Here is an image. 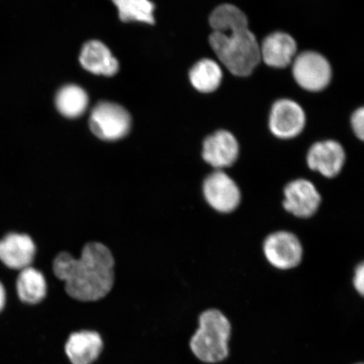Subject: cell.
<instances>
[{
    "label": "cell",
    "instance_id": "cell-16",
    "mask_svg": "<svg viewBox=\"0 0 364 364\" xmlns=\"http://www.w3.org/2000/svg\"><path fill=\"white\" fill-rule=\"evenodd\" d=\"M191 84L199 92L208 94L220 87L223 80L222 68L213 59L203 58L196 63L189 73Z\"/></svg>",
    "mask_w": 364,
    "mask_h": 364
},
{
    "label": "cell",
    "instance_id": "cell-4",
    "mask_svg": "<svg viewBox=\"0 0 364 364\" xmlns=\"http://www.w3.org/2000/svg\"><path fill=\"white\" fill-rule=\"evenodd\" d=\"M131 117L129 112L120 105L100 102L91 112L90 127L100 139L115 141L129 133Z\"/></svg>",
    "mask_w": 364,
    "mask_h": 364
},
{
    "label": "cell",
    "instance_id": "cell-12",
    "mask_svg": "<svg viewBox=\"0 0 364 364\" xmlns=\"http://www.w3.org/2000/svg\"><path fill=\"white\" fill-rule=\"evenodd\" d=\"M297 43L292 36L277 31L262 41L261 60L272 68H285L292 65L297 55Z\"/></svg>",
    "mask_w": 364,
    "mask_h": 364
},
{
    "label": "cell",
    "instance_id": "cell-18",
    "mask_svg": "<svg viewBox=\"0 0 364 364\" xmlns=\"http://www.w3.org/2000/svg\"><path fill=\"white\" fill-rule=\"evenodd\" d=\"M56 107L62 115L76 118L83 115L89 104V97L85 90L75 85L63 86L55 99Z\"/></svg>",
    "mask_w": 364,
    "mask_h": 364
},
{
    "label": "cell",
    "instance_id": "cell-3",
    "mask_svg": "<svg viewBox=\"0 0 364 364\" xmlns=\"http://www.w3.org/2000/svg\"><path fill=\"white\" fill-rule=\"evenodd\" d=\"M199 327L190 341V348L198 360L218 363L229 357L232 326L224 313L209 309L199 316Z\"/></svg>",
    "mask_w": 364,
    "mask_h": 364
},
{
    "label": "cell",
    "instance_id": "cell-6",
    "mask_svg": "<svg viewBox=\"0 0 364 364\" xmlns=\"http://www.w3.org/2000/svg\"><path fill=\"white\" fill-rule=\"evenodd\" d=\"M264 255L272 266L280 270L292 269L302 261L303 247L297 236L289 231L268 235L263 244Z\"/></svg>",
    "mask_w": 364,
    "mask_h": 364
},
{
    "label": "cell",
    "instance_id": "cell-13",
    "mask_svg": "<svg viewBox=\"0 0 364 364\" xmlns=\"http://www.w3.org/2000/svg\"><path fill=\"white\" fill-rule=\"evenodd\" d=\"M35 253V244L29 235L11 233L0 240V261L11 269L30 267Z\"/></svg>",
    "mask_w": 364,
    "mask_h": 364
},
{
    "label": "cell",
    "instance_id": "cell-9",
    "mask_svg": "<svg viewBox=\"0 0 364 364\" xmlns=\"http://www.w3.org/2000/svg\"><path fill=\"white\" fill-rule=\"evenodd\" d=\"M284 193V207L296 217L306 218L313 216L321 203V194L316 186L306 179L289 182Z\"/></svg>",
    "mask_w": 364,
    "mask_h": 364
},
{
    "label": "cell",
    "instance_id": "cell-22",
    "mask_svg": "<svg viewBox=\"0 0 364 364\" xmlns=\"http://www.w3.org/2000/svg\"><path fill=\"white\" fill-rule=\"evenodd\" d=\"M6 303V293L4 287L0 283V311H3L4 306Z\"/></svg>",
    "mask_w": 364,
    "mask_h": 364
},
{
    "label": "cell",
    "instance_id": "cell-15",
    "mask_svg": "<svg viewBox=\"0 0 364 364\" xmlns=\"http://www.w3.org/2000/svg\"><path fill=\"white\" fill-rule=\"evenodd\" d=\"M81 65L86 70L97 75H115L119 63L106 45L97 40L90 41L84 45L80 53Z\"/></svg>",
    "mask_w": 364,
    "mask_h": 364
},
{
    "label": "cell",
    "instance_id": "cell-5",
    "mask_svg": "<svg viewBox=\"0 0 364 364\" xmlns=\"http://www.w3.org/2000/svg\"><path fill=\"white\" fill-rule=\"evenodd\" d=\"M294 78L304 90L318 92L329 85L331 67L321 53L306 51L296 55L292 63Z\"/></svg>",
    "mask_w": 364,
    "mask_h": 364
},
{
    "label": "cell",
    "instance_id": "cell-1",
    "mask_svg": "<svg viewBox=\"0 0 364 364\" xmlns=\"http://www.w3.org/2000/svg\"><path fill=\"white\" fill-rule=\"evenodd\" d=\"M114 259L110 250L98 242L86 244L81 257L58 254L53 262L58 279L65 281L68 295L79 301H97L107 295L114 284Z\"/></svg>",
    "mask_w": 364,
    "mask_h": 364
},
{
    "label": "cell",
    "instance_id": "cell-8",
    "mask_svg": "<svg viewBox=\"0 0 364 364\" xmlns=\"http://www.w3.org/2000/svg\"><path fill=\"white\" fill-rule=\"evenodd\" d=\"M306 122V117L303 108L292 100L282 99L273 104L269 116V129L277 138H295L302 133Z\"/></svg>",
    "mask_w": 364,
    "mask_h": 364
},
{
    "label": "cell",
    "instance_id": "cell-11",
    "mask_svg": "<svg viewBox=\"0 0 364 364\" xmlns=\"http://www.w3.org/2000/svg\"><path fill=\"white\" fill-rule=\"evenodd\" d=\"M346 161L345 150L336 141L326 140L314 144L307 154L309 169L327 178L339 175Z\"/></svg>",
    "mask_w": 364,
    "mask_h": 364
},
{
    "label": "cell",
    "instance_id": "cell-23",
    "mask_svg": "<svg viewBox=\"0 0 364 364\" xmlns=\"http://www.w3.org/2000/svg\"><path fill=\"white\" fill-rule=\"evenodd\" d=\"M354 364H363V363H354Z\"/></svg>",
    "mask_w": 364,
    "mask_h": 364
},
{
    "label": "cell",
    "instance_id": "cell-20",
    "mask_svg": "<svg viewBox=\"0 0 364 364\" xmlns=\"http://www.w3.org/2000/svg\"><path fill=\"white\" fill-rule=\"evenodd\" d=\"M351 124L355 135L359 139H364V109L360 107L355 111L351 117Z\"/></svg>",
    "mask_w": 364,
    "mask_h": 364
},
{
    "label": "cell",
    "instance_id": "cell-17",
    "mask_svg": "<svg viewBox=\"0 0 364 364\" xmlns=\"http://www.w3.org/2000/svg\"><path fill=\"white\" fill-rule=\"evenodd\" d=\"M16 289L21 301L29 304L40 303L47 294L44 276L31 267L21 270L16 282Z\"/></svg>",
    "mask_w": 364,
    "mask_h": 364
},
{
    "label": "cell",
    "instance_id": "cell-21",
    "mask_svg": "<svg viewBox=\"0 0 364 364\" xmlns=\"http://www.w3.org/2000/svg\"><path fill=\"white\" fill-rule=\"evenodd\" d=\"M353 285L355 289L357 290L358 294L361 296L364 294V266L363 263L358 265L355 271L353 277Z\"/></svg>",
    "mask_w": 364,
    "mask_h": 364
},
{
    "label": "cell",
    "instance_id": "cell-14",
    "mask_svg": "<svg viewBox=\"0 0 364 364\" xmlns=\"http://www.w3.org/2000/svg\"><path fill=\"white\" fill-rule=\"evenodd\" d=\"M103 341L97 332L83 331L70 336L65 352L73 364L93 363L101 354Z\"/></svg>",
    "mask_w": 364,
    "mask_h": 364
},
{
    "label": "cell",
    "instance_id": "cell-7",
    "mask_svg": "<svg viewBox=\"0 0 364 364\" xmlns=\"http://www.w3.org/2000/svg\"><path fill=\"white\" fill-rule=\"evenodd\" d=\"M203 192L209 206L217 212H233L240 203L241 193L238 185L223 171H213L206 177Z\"/></svg>",
    "mask_w": 364,
    "mask_h": 364
},
{
    "label": "cell",
    "instance_id": "cell-2",
    "mask_svg": "<svg viewBox=\"0 0 364 364\" xmlns=\"http://www.w3.org/2000/svg\"><path fill=\"white\" fill-rule=\"evenodd\" d=\"M209 44L218 60L235 76L252 75L261 62L260 44L249 29L245 15L215 27L209 36Z\"/></svg>",
    "mask_w": 364,
    "mask_h": 364
},
{
    "label": "cell",
    "instance_id": "cell-19",
    "mask_svg": "<svg viewBox=\"0 0 364 364\" xmlns=\"http://www.w3.org/2000/svg\"><path fill=\"white\" fill-rule=\"evenodd\" d=\"M117 8L121 21L154 24V4L150 0H112Z\"/></svg>",
    "mask_w": 364,
    "mask_h": 364
},
{
    "label": "cell",
    "instance_id": "cell-10",
    "mask_svg": "<svg viewBox=\"0 0 364 364\" xmlns=\"http://www.w3.org/2000/svg\"><path fill=\"white\" fill-rule=\"evenodd\" d=\"M240 146L235 136L226 130H218L205 139L203 158L216 171L234 165L237 161Z\"/></svg>",
    "mask_w": 364,
    "mask_h": 364
}]
</instances>
